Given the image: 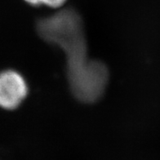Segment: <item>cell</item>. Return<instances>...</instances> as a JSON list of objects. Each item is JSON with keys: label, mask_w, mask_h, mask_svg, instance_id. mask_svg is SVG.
<instances>
[{"label": "cell", "mask_w": 160, "mask_h": 160, "mask_svg": "<svg viewBox=\"0 0 160 160\" xmlns=\"http://www.w3.org/2000/svg\"><path fill=\"white\" fill-rule=\"evenodd\" d=\"M37 30L41 38L65 52L74 97L86 103L99 99L107 83L108 70L104 64L88 58L82 20L78 13L67 9L40 19Z\"/></svg>", "instance_id": "6da1fadb"}, {"label": "cell", "mask_w": 160, "mask_h": 160, "mask_svg": "<svg viewBox=\"0 0 160 160\" xmlns=\"http://www.w3.org/2000/svg\"><path fill=\"white\" fill-rule=\"evenodd\" d=\"M27 92L26 82L18 72L12 70L0 72V108L15 110L25 99Z\"/></svg>", "instance_id": "7a4b0ae2"}, {"label": "cell", "mask_w": 160, "mask_h": 160, "mask_svg": "<svg viewBox=\"0 0 160 160\" xmlns=\"http://www.w3.org/2000/svg\"><path fill=\"white\" fill-rule=\"evenodd\" d=\"M36 5L45 4L51 8H59L62 6L66 0H33Z\"/></svg>", "instance_id": "3957f363"}]
</instances>
